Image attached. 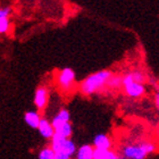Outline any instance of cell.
Wrapping results in <instances>:
<instances>
[{
	"instance_id": "1",
	"label": "cell",
	"mask_w": 159,
	"mask_h": 159,
	"mask_svg": "<svg viewBox=\"0 0 159 159\" xmlns=\"http://www.w3.org/2000/svg\"><path fill=\"white\" fill-rule=\"evenodd\" d=\"M111 76H113V73L110 70H105L96 72V73L89 75L85 80H83L80 84L79 89L84 96H90V94L98 92L105 86H107L108 81Z\"/></svg>"
},
{
	"instance_id": "2",
	"label": "cell",
	"mask_w": 159,
	"mask_h": 159,
	"mask_svg": "<svg viewBox=\"0 0 159 159\" xmlns=\"http://www.w3.org/2000/svg\"><path fill=\"white\" fill-rule=\"evenodd\" d=\"M155 150L156 147L151 142L129 143L122 148V157L125 159H146Z\"/></svg>"
},
{
	"instance_id": "3",
	"label": "cell",
	"mask_w": 159,
	"mask_h": 159,
	"mask_svg": "<svg viewBox=\"0 0 159 159\" xmlns=\"http://www.w3.org/2000/svg\"><path fill=\"white\" fill-rule=\"evenodd\" d=\"M57 84L65 92H70L75 88V73L70 67L63 68L58 72L57 75Z\"/></svg>"
},
{
	"instance_id": "4",
	"label": "cell",
	"mask_w": 159,
	"mask_h": 159,
	"mask_svg": "<svg viewBox=\"0 0 159 159\" xmlns=\"http://www.w3.org/2000/svg\"><path fill=\"white\" fill-rule=\"evenodd\" d=\"M123 88H124L126 94L131 98H140L144 94V91H146L143 84L135 83L133 81L131 73L126 74L125 76L123 77Z\"/></svg>"
},
{
	"instance_id": "5",
	"label": "cell",
	"mask_w": 159,
	"mask_h": 159,
	"mask_svg": "<svg viewBox=\"0 0 159 159\" xmlns=\"http://www.w3.org/2000/svg\"><path fill=\"white\" fill-rule=\"evenodd\" d=\"M48 102V91L44 86H39L34 94V105L39 110H43Z\"/></svg>"
},
{
	"instance_id": "6",
	"label": "cell",
	"mask_w": 159,
	"mask_h": 159,
	"mask_svg": "<svg viewBox=\"0 0 159 159\" xmlns=\"http://www.w3.org/2000/svg\"><path fill=\"white\" fill-rule=\"evenodd\" d=\"M111 146H113L111 140L106 134H98V135L94 136V140H93V147H94V149L110 150L111 149Z\"/></svg>"
},
{
	"instance_id": "7",
	"label": "cell",
	"mask_w": 159,
	"mask_h": 159,
	"mask_svg": "<svg viewBox=\"0 0 159 159\" xmlns=\"http://www.w3.org/2000/svg\"><path fill=\"white\" fill-rule=\"evenodd\" d=\"M39 132L40 134L44 138V139H52L53 135H55V129H53L52 124L46 118H42L41 119V122H40V125H39Z\"/></svg>"
},
{
	"instance_id": "8",
	"label": "cell",
	"mask_w": 159,
	"mask_h": 159,
	"mask_svg": "<svg viewBox=\"0 0 159 159\" xmlns=\"http://www.w3.org/2000/svg\"><path fill=\"white\" fill-rule=\"evenodd\" d=\"M65 123H70V113L66 109H61L59 110V113L57 114L51 120V124H52L53 129H55V132Z\"/></svg>"
},
{
	"instance_id": "9",
	"label": "cell",
	"mask_w": 159,
	"mask_h": 159,
	"mask_svg": "<svg viewBox=\"0 0 159 159\" xmlns=\"http://www.w3.org/2000/svg\"><path fill=\"white\" fill-rule=\"evenodd\" d=\"M42 117L40 116V114L37 111H26L24 115V120L27 125L32 127V129H39L40 122H41Z\"/></svg>"
},
{
	"instance_id": "10",
	"label": "cell",
	"mask_w": 159,
	"mask_h": 159,
	"mask_svg": "<svg viewBox=\"0 0 159 159\" xmlns=\"http://www.w3.org/2000/svg\"><path fill=\"white\" fill-rule=\"evenodd\" d=\"M94 147L90 144H83L77 149L76 159H93L94 156Z\"/></svg>"
},
{
	"instance_id": "11",
	"label": "cell",
	"mask_w": 159,
	"mask_h": 159,
	"mask_svg": "<svg viewBox=\"0 0 159 159\" xmlns=\"http://www.w3.org/2000/svg\"><path fill=\"white\" fill-rule=\"evenodd\" d=\"M93 159H125L113 150H94Z\"/></svg>"
},
{
	"instance_id": "12",
	"label": "cell",
	"mask_w": 159,
	"mask_h": 159,
	"mask_svg": "<svg viewBox=\"0 0 159 159\" xmlns=\"http://www.w3.org/2000/svg\"><path fill=\"white\" fill-rule=\"evenodd\" d=\"M67 141L66 138H64L63 135H60L58 133H55L53 138L51 139V149L55 151V152H58L60 150H63L64 146H65V142Z\"/></svg>"
},
{
	"instance_id": "13",
	"label": "cell",
	"mask_w": 159,
	"mask_h": 159,
	"mask_svg": "<svg viewBox=\"0 0 159 159\" xmlns=\"http://www.w3.org/2000/svg\"><path fill=\"white\" fill-rule=\"evenodd\" d=\"M72 132H73V129H72L70 123H65V124H63V125L56 131V133L63 135L64 138H66V139H70V135H72Z\"/></svg>"
},
{
	"instance_id": "14",
	"label": "cell",
	"mask_w": 159,
	"mask_h": 159,
	"mask_svg": "<svg viewBox=\"0 0 159 159\" xmlns=\"http://www.w3.org/2000/svg\"><path fill=\"white\" fill-rule=\"evenodd\" d=\"M39 159H56V153L51 147H46L39 152Z\"/></svg>"
},
{
	"instance_id": "15",
	"label": "cell",
	"mask_w": 159,
	"mask_h": 159,
	"mask_svg": "<svg viewBox=\"0 0 159 159\" xmlns=\"http://www.w3.org/2000/svg\"><path fill=\"white\" fill-rule=\"evenodd\" d=\"M107 86H109L110 89H119L123 86V77L118 75H113L108 81Z\"/></svg>"
},
{
	"instance_id": "16",
	"label": "cell",
	"mask_w": 159,
	"mask_h": 159,
	"mask_svg": "<svg viewBox=\"0 0 159 159\" xmlns=\"http://www.w3.org/2000/svg\"><path fill=\"white\" fill-rule=\"evenodd\" d=\"M63 151H65L68 156L72 157L74 153L76 152V146H75V143L70 139H67V141L65 142V146L63 148Z\"/></svg>"
},
{
	"instance_id": "17",
	"label": "cell",
	"mask_w": 159,
	"mask_h": 159,
	"mask_svg": "<svg viewBox=\"0 0 159 159\" xmlns=\"http://www.w3.org/2000/svg\"><path fill=\"white\" fill-rule=\"evenodd\" d=\"M131 75H132L133 81H134L135 83L143 84V82L146 81V76H144V74H143L142 72H140V70H133V72H131Z\"/></svg>"
},
{
	"instance_id": "18",
	"label": "cell",
	"mask_w": 159,
	"mask_h": 159,
	"mask_svg": "<svg viewBox=\"0 0 159 159\" xmlns=\"http://www.w3.org/2000/svg\"><path fill=\"white\" fill-rule=\"evenodd\" d=\"M9 27V20L8 18H0V32L6 33Z\"/></svg>"
},
{
	"instance_id": "19",
	"label": "cell",
	"mask_w": 159,
	"mask_h": 159,
	"mask_svg": "<svg viewBox=\"0 0 159 159\" xmlns=\"http://www.w3.org/2000/svg\"><path fill=\"white\" fill-rule=\"evenodd\" d=\"M10 14L9 7H5L0 9V18H8V15Z\"/></svg>"
},
{
	"instance_id": "20",
	"label": "cell",
	"mask_w": 159,
	"mask_h": 159,
	"mask_svg": "<svg viewBox=\"0 0 159 159\" xmlns=\"http://www.w3.org/2000/svg\"><path fill=\"white\" fill-rule=\"evenodd\" d=\"M56 153V159H70V156H68L65 151L63 150H60L58 152H55Z\"/></svg>"
},
{
	"instance_id": "21",
	"label": "cell",
	"mask_w": 159,
	"mask_h": 159,
	"mask_svg": "<svg viewBox=\"0 0 159 159\" xmlns=\"http://www.w3.org/2000/svg\"><path fill=\"white\" fill-rule=\"evenodd\" d=\"M155 100H156V105L159 106V90L156 92V94H155Z\"/></svg>"
},
{
	"instance_id": "22",
	"label": "cell",
	"mask_w": 159,
	"mask_h": 159,
	"mask_svg": "<svg viewBox=\"0 0 159 159\" xmlns=\"http://www.w3.org/2000/svg\"><path fill=\"white\" fill-rule=\"evenodd\" d=\"M157 108H158V111H159V106H157Z\"/></svg>"
}]
</instances>
